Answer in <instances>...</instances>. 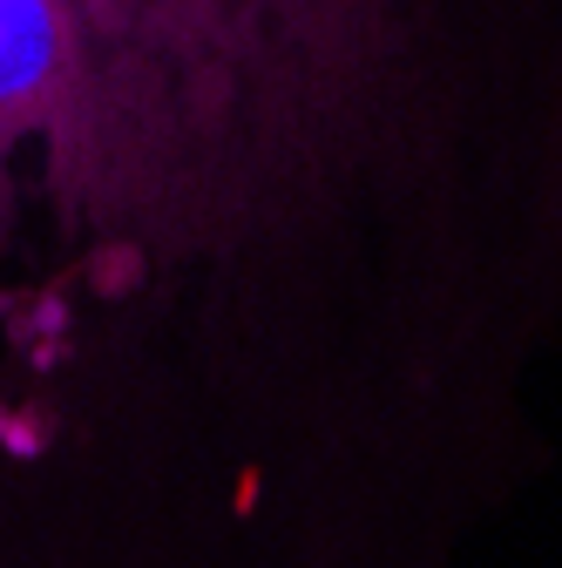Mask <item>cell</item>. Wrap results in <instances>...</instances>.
I'll use <instances>...</instances> for the list:
<instances>
[{"label":"cell","mask_w":562,"mask_h":568,"mask_svg":"<svg viewBox=\"0 0 562 568\" xmlns=\"http://www.w3.org/2000/svg\"><path fill=\"white\" fill-rule=\"evenodd\" d=\"M562 129V0H0V338L34 217L150 292L143 210L454 135Z\"/></svg>","instance_id":"cell-1"}]
</instances>
